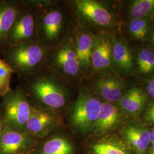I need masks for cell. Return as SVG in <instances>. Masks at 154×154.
Wrapping results in <instances>:
<instances>
[{
	"label": "cell",
	"instance_id": "1",
	"mask_svg": "<svg viewBox=\"0 0 154 154\" xmlns=\"http://www.w3.org/2000/svg\"><path fill=\"white\" fill-rule=\"evenodd\" d=\"M23 90L45 109L58 110L64 107L72 95V85L44 66L38 72L25 78Z\"/></svg>",
	"mask_w": 154,
	"mask_h": 154
},
{
	"label": "cell",
	"instance_id": "7",
	"mask_svg": "<svg viewBox=\"0 0 154 154\" xmlns=\"http://www.w3.org/2000/svg\"><path fill=\"white\" fill-rule=\"evenodd\" d=\"M38 40L36 8L29 6L21 10L6 39L9 46Z\"/></svg>",
	"mask_w": 154,
	"mask_h": 154
},
{
	"label": "cell",
	"instance_id": "5",
	"mask_svg": "<svg viewBox=\"0 0 154 154\" xmlns=\"http://www.w3.org/2000/svg\"><path fill=\"white\" fill-rule=\"evenodd\" d=\"M102 103L88 89L79 88L77 98L70 105L68 111L70 126L81 132L93 130L99 116Z\"/></svg>",
	"mask_w": 154,
	"mask_h": 154
},
{
	"label": "cell",
	"instance_id": "4",
	"mask_svg": "<svg viewBox=\"0 0 154 154\" xmlns=\"http://www.w3.org/2000/svg\"><path fill=\"white\" fill-rule=\"evenodd\" d=\"M44 66L72 85L77 79L82 72L72 32L61 42L49 49Z\"/></svg>",
	"mask_w": 154,
	"mask_h": 154
},
{
	"label": "cell",
	"instance_id": "24",
	"mask_svg": "<svg viewBox=\"0 0 154 154\" xmlns=\"http://www.w3.org/2000/svg\"><path fill=\"white\" fill-rule=\"evenodd\" d=\"M146 100L147 95L142 91L125 111L130 114H136L143 109Z\"/></svg>",
	"mask_w": 154,
	"mask_h": 154
},
{
	"label": "cell",
	"instance_id": "3",
	"mask_svg": "<svg viewBox=\"0 0 154 154\" xmlns=\"http://www.w3.org/2000/svg\"><path fill=\"white\" fill-rule=\"evenodd\" d=\"M49 49L38 40L9 46L5 61L20 77L26 78L45 65Z\"/></svg>",
	"mask_w": 154,
	"mask_h": 154
},
{
	"label": "cell",
	"instance_id": "31",
	"mask_svg": "<svg viewBox=\"0 0 154 154\" xmlns=\"http://www.w3.org/2000/svg\"><path fill=\"white\" fill-rule=\"evenodd\" d=\"M152 42H153L154 45V33L153 35H152Z\"/></svg>",
	"mask_w": 154,
	"mask_h": 154
},
{
	"label": "cell",
	"instance_id": "20",
	"mask_svg": "<svg viewBox=\"0 0 154 154\" xmlns=\"http://www.w3.org/2000/svg\"><path fill=\"white\" fill-rule=\"evenodd\" d=\"M13 70L4 60L0 58V97L11 91V81Z\"/></svg>",
	"mask_w": 154,
	"mask_h": 154
},
{
	"label": "cell",
	"instance_id": "21",
	"mask_svg": "<svg viewBox=\"0 0 154 154\" xmlns=\"http://www.w3.org/2000/svg\"><path fill=\"white\" fill-rule=\"evenodd\" d=\"M94 154H130L128 150L118 143L106 142L95 144Z\"/></svg>",
	"mask_w": 154,
	"mask_h": 154
},
{
	"label": "cell",
	"instance_id": "16",
	"mask_svg": "<svg viewBox=\"0 0 154 154\" xmlns=\"http://www.w3.org/2000/svg\"><path fill=\"white\" fill-rule=\"evenodd\" d=\"M127 142L137 154H146L149 145V131L144 127L130 126L123 131Z\"/></svg>",
	"mask_w": 154,
	"mask_h": 154
},
{
	"label": "cell",
	"instance_id": "6",
	"mask_svg": "<svg viewBox=\"0 0 154 154\" xmlns=\"http://www.w3.org/2000/svg\"><path fill=\"white\" fill-rule=\"evenodd\" d=\"M2 108L4 123L17 131H25L32 106L22 88L11 89L2 97Z\"/></svg>",
	"mask_w": 154,
	"mask_h": 154
},
{
	"label": "cell",
	"instance_id": "15",
	"mask_svg": "<svg viewBox=\"0 0 154 154\" xmlns=\"http://www.w3.org/2000/svg\"><path fill=\"white\" fill-rule=\"evenodd\" d=\"M21 8L13 2L0 1V44L5 42Z\"/></svg>",
	"mask_w": 154,
	"mask_h": 154
},
{
	"label": "cell",
	"instance_id": "18",
	"mask_svg": "<svg viewBox=\"0 0 154 154\" xmlns=\"http://www.w3.org/2000/svg\"><path fill=\"white\" fill-rule=\"evenodd\" d=\"M42 151L43 154H72L73 148L65 138L56 137L45 143Z\"/></svg>",
	"mask_w": 154,
	"mask_h": 154
},
{
	"label": "cell",
	"instance_id": "12",
	"mask_svg": "<svg viewBox=\"0 0 154 154\" xmlns=\"http://www.w3.org/2000/svg\"><path fill=\"white\" fill-rule=\"evenodd\" d=\"M112 45L109 39L103 37H95L91 54V67L95 71H103L111 66Z\"/></svg>",
	"mask_w": 154,
	"mask_h": 154
},
{
	"label": "cell",
	"instance_id": "19",
	"mask_svg": "<svg viewBox=\"0 0 154 154\" xmlns=\"http://www.w3.org/2000/svg\"><path fill=\"white\" fill-rule=\"evenodd\" d=\"M130 13L134 19H143L154 13V0H137L133 2Z\"/></svg>",
	"mask_w": 154,
	"mask_h": 154
},
{
	"label": "cell",
	"instance_id": "27",
	"mask_svg": "<svg viewBox=\"0 0 154 154\" xmlns=\"http://www.w3.org/2000/svg\"><path fill=\"white\" fill-rule=\"evenodd\" d=\"M147 92L151 97L154 98V79L149 83L147 87Z\"/></svg>",
	"mask_w": 154,
	"mask_h": 154
},
{
	"label": "cell",
	"instance_id": "10",
	"mask_svg": "<svg viewBox=\"0 0 154 154\" xmlns=\"http://www.w3.org/2000/svg\"><path fill=\"white\" fill-rule=\"evenodd\" d=\"M29 134L18 131L5 124L0 139V154H16L30 144Z\"/></svg>",
	"mask_w": 154,
	"mask_h": 154
},
{
	"label": "cell",
	"instance_id": "26",
	"mask_svg": "<svg viewBox=\"0 0 154 154\" xmlns=\"http://www.w3.org/2000/svg\"><path fill=\"white\" fill-rule=\"evenodd\" d=\"M143 118L149 125L154 127V101L150 102L145 110Z\"/></svg>",
	"mask_w": 154,
	"mask_h": 154
},
{
	"label": "cell",
	"instance_id": "8",
	"mask_svg": "<svg viewBox=\"0 0 154 154\" xmlns=\"http://www.w3.org/2000/svg\"><path fill=\"white\" fill-rule=\"evenodd\" d=\"M61 122L54 110L32 106L25 131L37 137H44L58 126Z\"/></svg>",
	"mask_w": 154,
	"mask_h": 154
},
{
	"label": "cell",
	"instance_id": "11",
	"mask_svg": "<svg viewBox=\"0 0 154 154\" xmlns=\"http://www.w3.org/2000/svg\"><path fill=\"white\" fill-rule=\"evenodd\" d=\"M72 35L81 72L86 71L91 67V58L95 36L88 32H72Z\"/></svg>",
	"mask_w": 154,
	"mask_h": 154
},
{
	"label": "cell",
	"instance_id": "23",
	"mask_svg": "<svg viewBox=\"0 0 154 154\" xmlns=\"http://www.w3.org/2000/svg\"><path fill=\"white\" fill-rule=\"evenodd\" d=\"M129 30L135 38L142 40L148 35V23L144 19L132 18L129 23Z\"/></svg>",
	"mask_w": 154,
	"mask_h": 154
},
{
	"label": "cell",
	"instance_id": "30",
	"mask_svg": "<svg viewBox=\"0 0 154 154\" xmlns=\"http://www.w3.org/2000/svg\"><path fill=\"white\" fill-rule=\"evenodd\" d=\"M150 147L149 151V154H154V142L149 144Z\"/></svg>",
	"mask_w": 154,
	"mask_h": 154
},
{
	"label": "cell",
	"instance_id": "17",
	"mask_svg": "<svg viewBox=\"0 0 154 154\" xmlns=\"http://www.w3.org/2000/svg\"><path fill=\"white\" fill-rule=\"evenodd\" d=\"M112 59L116 65L124 70H128L132 66V56L128 48L119 42H116L111 48Z\"/></svg>",
	"mask_w": 154,
	"mask_h": 154
},
{
	"label": "cell",
	"instance_id": "13",
	"mask_svg": "<svg viewBox=\"0 0 154 154\" xmlns=\"http://www.w3.org/2000/svg\"><path fill=\"white\" fill-rule=\"evenodd\" d=\"M95 90L106 102H119L123 97L121 82L112 77H103L95 83Z\"/></svg>",
	"mask_w": 154,
	"mask_h": 154
},
{
	"label": "cell",
	"instance_id": "14",
	"mask_svg": "<svg viewBox=\"0 0 154 154\" xmlns=\"http://www.w3.org/2000/svg\"><path fill=\"white\" fill-rule=\"evenodd\" d=\"M121 118V113L115 105L103 102L93 130L98 134L109 132L119 123Z\"/></svg>",
	"mask_w": 154,
	"mask_h": 154
},
{
	"label": "cell",
	"instance_id": "9",
	"mask_svg": "<svg viewBox=\"0 0 154 154\" xmlns=\"http://www.w3.org/2000/svg\"><path fill=\"white\" fill-rule=\"evenodd\" d=\"M71 4L76 14L94 25L106 27L112 23V17L110 11L97 1L75 0Z\"/></svg>",
	"mask_w": 154,
	"mask_h": 154
},
{
	"label": "cell",
	"instance_id": "29",
	"mask_svg": "<svg viewBox=\"0 0 154 154\" xmlns=\"http://www.w3.org/2000/svg\"><path fill=\"white\" fill-rule=\"evenodd\" d=\"M154 142V129L149 131V143Z\"/></svg>",
	"mask_w": 154,
	"mask_h": 154
},
{
	"label": "cell",
	"instance_id": "2",
	"mask_svg": "<svg viewBox=\"0 0 154 154\" xmlns=\"http://www.w3.org/2000/svg\"><path fill=\"white\" fill-rule=\"evenodd\" d=\"M36 3V22L39 41L49 49L61 42L72 32V13L57 6V2Z\"/></svg>",
	"mask_w": 154,
	"mask_h": 154
},
{
	"label": "cell",
	"instance_id": "28",
	"mask_svg": "<svg viewBox=\"0 0 154 154\" xmlns=\"http://www.w3.org/2000/svg\"><path fill=\"white\" fill-rule=\"evenodd\" d=\"M4 125H5V123H4V119L2 118V115H1V112H0V139L1 138L2 133L4 131Z\"/></svg>",
	"mask_w": 154,
	"mask_h": 154
},
{
	"label": "cell",
	"instance_id": "22",
	"mask_svg": "<svg viewBox=\"0 0 154 154\" xmlns=\"http://www.w3.org/2000/svg\"><path fill=\"white\" fill-rule=\"evenodd\" d=\"M137 63L140 71L149 73L154 69V53L149 49L141 50L137 57Z\"/></svg>",
	"mask_w": 154,
	"mask_h": 154
},
{
	"label": "cell",
	"instance_id": "25",
	"mask_svg": "<svg viewBox=\"0 0 154 154\" xmlns=\"http://www.w3.org/2000/svg\"><path fill=\"white\" fill-rule=\"evenodd\" d=\"M142 90L138 88H133L129 90L126 93L123 95L122 99L119 101V105L124 111L130 105L133 100L138 96Z\"/></svg>",
	"mask_w": 154,
	"mask_h": 154
}]
</instances>
